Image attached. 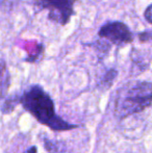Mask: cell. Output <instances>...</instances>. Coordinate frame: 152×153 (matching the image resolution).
Masks as SVG:
<instances>
[{"instance_id":"cell-1","label":"cell","mask_w":152,"mask_h":153,"mask_svg":"<svg viewBox=\"0 0 152 153\" xmlns=\"http://www.w3.org/2000/svg\"><path fill=\"white\" fill-rule=\"evenodd\" d=\"M18 98L25 111L51 130L68 131L78 128L77 124H72L57 115L52 98L41 85H30Z\"/></svg>"},{"instance_id":"cell-9","label":"cell","mask_w":152,"mask_h":153,"mask_svg":"<svg viewBox=\"0 0 152 153\" xmlns=\"http://www.w3.org/2000/svg\"><path fill=\"white\" fill-rule=\"evenodd\" d=\"M144 17H145V19H146L147 22L152 24V3L150 4V5L147 6V8L145 10Z\"/></svg>"},{"instance_id":"cell-5","label":"cell","mask_w":152,"mask_h":153,"mask_svg":"<svg viewBox=\"0 0 152 153\" xmlns=\"http://www.w3.org/2000/svg\"><path fill=\"white\" fill-rule=\"evenodd\" d=\"M10 85V75L5 62L0 59V99L6 96Z\"/></svg>"},{"instance_id":"cell-2","label":"cell","mask_w":152,"mask_h":153,"mask_svg":"<svg viewBox=\"0 0 152 153\" xmlns=\"http://www.w3.org/2000/svg\"><path fill=\"white\" fill-rule=\"evenodd\" d=\"M152 106V82L139 81L118 95L114 113L117 119L140 114Z\"/></svg>"},{"instance_id":"cell-6","label":"cell","mask_w":152,"mask_h":153,"mask_svg":"<svg viewBox=\"0 0 152 153\" xmlns=\"http://www.w3.org/2000/svg\"><path fill=\"white\" fill-rule=\"evenodd\" d=\"M118 76V71L116 69H110L106 71V73L104 74V76L102 77L101 81L99 82V87L103 90H108V88H110L114 83L115 79Z\"/></svg>"},{"instance_id":"cell-8","label":"cell","mask_w":152,"mask_h":153,"mask_svg":"<svg viewBox=\"0 0 152 153\" xmlns=\"http://www.w3.org/2000/svg\"><path fill=\"white\" fill-rule=\"evenodd\" d=\"M139 40L143 43L150 42V41H152V29L140 32V33H139Z\"/></svg>"},{"instance_id":"cell-3","label":"cell","mask_w":152,"mask_h":153,"mask_svg":"<svg viewBox=\"0 0 152 153\" xmlns=\"http://www.w3.org/2000/svg\"><path fill=\"white\" fill-rule=\"evenodd\" d=\"M77 0H37L36 4L41 10H48L50 21L61 25H67L75 14L74 4Z\"/></svg>"},{"instance_id":"cell-4","label":"cell","mask_w":152,"mask_h":153,"mask_svg":"<svg viewBox=\"0 0 152 153\" xmlns=\"http://www.w3.org/2000/svg\"><path fill=\"white\" fill-rule=\"evenodd\" d=\"M99 36L103 40L116 45L129 44L133 41V34L129 27L120 21H110L102 25L98 32Z\"/></svg>"},{"instance_id":"cell-10","label":"cell","mask_w":152,"mask_h":153,"mask_svg":"<svg viewBox=\"0 0 152 153\" xmlns=\"http://www.w3.org/2000/svg\"><path fill=\"white\" fill-rule=\"evenodd\" d=\"M25 153H38V149H37L36 146H31V147L29 148V149L27 150Z\"/></svg>"},{"instance_id":"cell-7","label":"cell","mask_w":152,"mask_h":153,"mask_svg":"<svg viewBox=\"0 0 152 153\" xmlns=\"http://www.w3.org/2000/svg\"><path fill=\"white\" fill-rule=\"evenodd\" d=\"M18 103H19L18 96H13V97H10V98H8L1 107L2 113L8 114V113H10V111H13L15 108V106H16Z\"/></svg>"}]
</instances>
